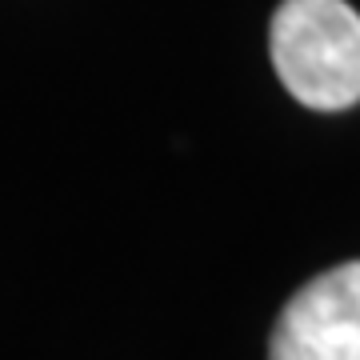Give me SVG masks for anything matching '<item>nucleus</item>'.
<instances>
[{"instance_id": "1", "label": "nucleus", "mask_w": 360, "mask_h": 360, "mask_svg": "<svg viewBox=\"0 0 360 360\" xmlns=\"http://www.w3.org/2000/svg\"><path fill=\"white\" fill-rule=\"evenodd\" d=\"M276 77L300 104L340 112L360 101V13L345 0H284L269 32Z\"/></svg>"}, {"instance_id": "2", "label": "nucleus", "mask_w": 360, "mask_h": 360, "mask_svg": "<svg viewBox=\"0 0 360 360\" xmlns=\"http://www.w3.org/2000/svg\"><path fill=\"white\" fill-rule=\"evenodd\" d=\"M269 360H360V260L312 276L284 304Z\"/></svg>"}]
</instances>
